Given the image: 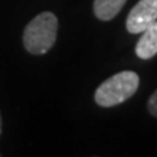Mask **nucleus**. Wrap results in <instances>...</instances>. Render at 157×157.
Instances as JSON below:
<instances>
[{"mask_svg":"<svg viewBox=\"0 0 157 157\" xmlns=\"http://www.w3.org/2000/svg\"><path fill=\"white\" fill-rule=\"evenodd\" d=\"M58 33V18L51 12H42L24 30V47L33 55H43L54 46Z\"/></svg>","mask_w":157,"mask_h":157,"instance_id":"f257e3e1","label":"nucleus"},{"mask_svg":"<svg viewBox=\"0 0 157 157\" xmlns=\"http://www.w3.org/2000/svg\"><path fill=\"white\" fill-rule=\"evenodd\" d=\"M139 88V76L132 71H123L109 77L97 88L94 101L102 107H111L128 100Z\"/></svg>","mask_w":157,"mask_h":157,"instance_id":"f03ea898","label":"nucleus"},{"mask_svg":"<svg viewBox=\"0 0 157 157\" xmlns=\"http://www.w3.org/2000/svg\"><path fill=\"white\" fill-rule=\"evenodd\" d=\"M157 21V0H140L127 16L126 28L131 34H139Z\"/></svg>","mask_w":157,"mask_h":157,"instance_id":"7ed1b4c3","label":"nucleus"},{"mask_svg":"<svg viewBox=\"0 0 157 157\" xmlns=\"http://www.w3.org/2000/svg\"><path fill=\"white\" fill-rule=\"evenodd\" d=\"M135 52L141 59L153 58L157 54V21L141 32V37L136 43Z\"/></svg>","mask_w":157,"mask_h":157,"instance_id":"20e7f679","label":"nucleus"},{"mask_svg":"<svg viewBox=\"0 0 157 157\" xmlns=\"http://www.w3.org/2000/svg\"><path fill=\"white\" fill-rule=\"evenodd\" d=\"M127 0H94L93 11L97 18L102 21H110L121 12Z\"/></svg>","mask_w":157,"mask_h":157,"instance_id":"39448f33","label":"nucleus"},{"mask_svg":"<svg viewBox=\"0 0 157 157\" xmlns=\"http://www.w3.org/2000/svg\"><path fill=\"white\" fill-rule=\"evenodd\" d=\"M148 110L153 117L157 118V90L151 96L148 101Z\"/></svg>","mask_w":157,"mask_h":157,"instance_id":"423d86ee","label":"nucleus"},{"mask_svg":"<svg viewBox=\"0 0 157 157\" xmlns=\"http://www.w3.org/2000/svg\"><path fill=\"white\" fill-rule=\"evenodd\" d=\"M0 134H2V115H0Z\"/></svg>","mask_w":157,"mask_h":157,"instance_id":"0eeeda50","label":"nucleus"}]
</instances>
